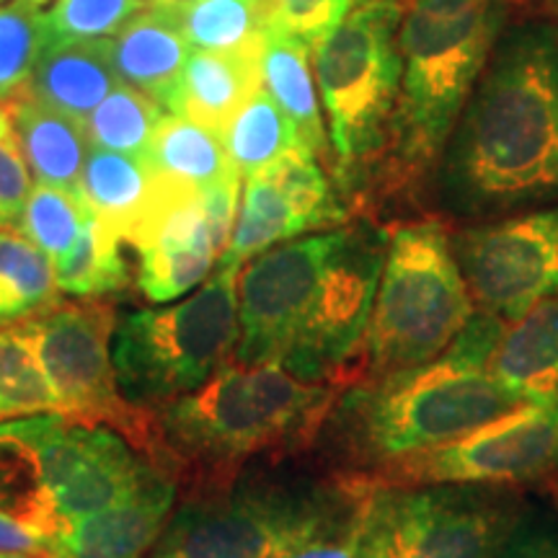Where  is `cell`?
I'll return each mask as SVG.
<instances>
[{
	"label": "cell",
	"instance_id": "45",
	"mask_svg": "<svg viewBox=\"0 0 558 558\" xmlns=\"http://www.w3.org/2000/svg\"><path fill=\"white\" fill-rule=\"evenodd\" d=\"M158 3H169V0H158ZM153 5H156V3H153Z\"/></svg>",
	"mask_w": 558,
	"mask_h": 558
},
{
	"label": "cell",
	"instance_id": "32",
	"mask_svg": "<svg viewBox=\"0 0 558 558\" xmlns=\"http://www.w3.org/2000/svg\"><path fill=\"white\" fill-rule=\"evenodd\" d=\"M60 411L26 324L0 329V418Z\"/></svg>",
	"mask_w": 558,
	"mask_h": 558
},
{
	"label": "cell",
	"instance_id": "40",
	"mask_svg": "<svg viewBox=\"0 0 558 558\" xmlns=\"http://www.w3.org/2000/svg\"><path fill=\"white\" fill-rule=\"evenodd\" d=\"M499 558H558V518L525 507Z\"/></svg>",
	"mask_w": 558,
	"mask_h": 558
},
{
	"label": "cell",
	"instance_id": "22",
	"mask_svg": "<svg viewBox=\"0 0 558 558\" xmlns=\"http://www.w3.org/2000/svg\"><path fill=\"white\" fill-rule=\"evenodd\" d=\"M311 52L313 47L303 39L267 26L262 45V83L290 120L300 150L316 156L320 163H329V132L320 114Z\"/></svg>",
	"mask_w": 558,
	"mask_h": 558
},
{
	"label": "cell",
	"instance_id": "8",
	"mask_svg": "<svg viewBox=\"0 0 558 558\" xmlns=\"http://www.w3.org/2000/svg\"><path fill=\"white\" fill-rule=\"evenodd\" d=\"M239 271L233 264H218L181 303L124 313L111 333V362L124 401L158 411L197 390L233 357Z\"/></svg>",
	"mask_w": 558,
	"mask_h": 558
},
{
	"label": "cell",
	"instance_id": "36",
	"mask_svg": "<svg viewBox=\"0 0 558 558\" xmlns=\"http://www.w3.org/2000/svg\"><path fill=\"white\" fill-rule=\"evenodd\" d=\"M145 5V0H54L41 13L45 47L117 37Z\"/></svg>",
	"mask_w": 558,
	"mask_h": 558
},
{
	"label": "cell",
	"instance_id": "48",
	"mask_svg": "<svg viewBox=\"0 0 558 558\" xmlns=\"http://www.w3.org/2000/svg\"><path fill=\"white\" fill-rule=\"evenodd\" d=\"M556 473H558V469H556Z\"/></svg>",
	"mask_w": 558,
	"mask_h": 558
},
{
	"label": "cell",
	"instance_id": "12",
	"mask_svg": "<svg viewBox=\"0 0 558 558\" xmlns=\"http://www.w3.org/2000/svg\"><path fill=\"white\" fill-rule=\"evenodd\" d=\"M388 230L357 222L341 228L329 262L320 271L313 303L282 365L298 378L337 383L362 362L373 318Z\"/></svg>",
	"mask_w": 558,
	"mask_h": 558
},
{
	"label": "cell",
	"instance_id": "11",
	"mask_svg": "<svg viewBox=\"0 0 558 558\" xmlns=\"http://www.w3.org/2000/svg\"><path fill=\"white\" fill-rule=\"evenodd\" d=\"M241 177L199 192L153 173V194L128 241L137 251V288L169 303L205 282L228 248L239 218Z\"/></svg>",
	"mask_w": 558,
	"mask_h": 558
},
{
	"label": "cell",
	"instance_id": "20",
	"mask_svg": "<svg viewBox=\"0 0 558 558\" xmlns=\"http://www.w3.org/2000/svg\"><path fill=\"white\" fill-rule=\"evenodd\" d=\"M488 373L525 403H558V292L505 326Z\"/></svg>",
	"mask_w": 558,
	"mask_h": 558
},
{
	"label": "cell",
	"instance_id": "14",
	"mask_svg": "<svg viewBox=\"0 0 558 558\" xmlns=\"http://www.w3.org/2000/svg\"><path fill=\"white\" fill-rule=\"evenodd\" d=\"M450 241L481 313L512 324L558 292V207L476 222Z\"/></svg>",
	"mask_w": 558,
	"mask_h": 558
},
{
	"label": "cell",
	"instance_id": "44",
	"mask_svg": "<svg viewBox=\"0 0 558 558\" xmlns=\"http://www.w3.org/2000/svg\"><path fill=\"white\" fill-rule=\"evenodd\" d=\"M145 3H148V5H153V3H158V0H145Z\"/></svg>",
	"mask_w": 558,
	"mask_h": 558
},
{
	"label": "cell",
	"instance_id": "33",
	"mask_svg": "<svg viewBox=\"0 0 558 558\" xmlns=\"http://www.w3.org/2000/svg\"><path fill=\"white\" fill-rule=\"evenodd\" d=\"M163 120V107L130 86H117L83 122L90 148L143 158Z\"/></svg>",
	"mask_w": 558,
	"mask_h": 558
},
{
	"label": "cell",
	"instance_id": "47",
	"mask_svg": "<svg viewBox=\"0 0 558 558\" xmlns=\"http://www.w3.org/2000/svg\"><path fill=\"white\" fill-rule=\"evenodd\" d=\"M0 5H3V0H0Z\"/></svg>",
	"mask_w": 558,
	"mask_h": 558
},
{
	"label": "cell",
	"instance_id": "4",
	"mask_svg": "<svg viewBox=\"0 0 558 558\" xmlns=\"http://www.w3.org/2000/svg\"><path fill=\"white\" fill-rule=\"evenodd\" d=\"M507 24V0H403L401 86L380 177L411 190L437 169Z\"/></svg>",
	"mask_w": 558,
	"mask_h": 558
},
{
	"label": "cell",
	"instance_id": "2",
	"mask_svg": "<svg viewBox=\"0 0 558 558\" xmlns=\"http://www.w3.org/2000/svg\"><path fill=\"white\" fill-rule=\"evenodd\" d=\"M505 326L476 311L439 357L362 375L357 386L339 393L316 437L339 465L337 473L367 478L522 407L525 401L488 373Z\"/></svg>",
	"mask_w": 558,
	"mask_h": 558
},
{
	"label": "cell",
	"instance_id": "9",
	"mask_svg": "<svg viewBox=\"0 0 558 558\" xmlns=\"http://www.w3.org/2000/svg\"><path fill=\"white\" fill-rule=\"evenodd\" d=\"M525 505L484 484L369 486L365 558H499Z\"/></svg>",
	"mask_w": 558,
	"mask_h": 558
},
{
	"label": "cell",
	"instance_id": "42",
	"mask_svg": "<svg viewBox=\"0 0 558 558\" xmlns=\"http://www.w3.org/2000/svg\"><path fill=\"white\" fill-rule=\"evenodd\" d=\"M0 558H41V556H26V554H0Z\"/></svg>",
	"mask_w": 558,
	"mask_h": 558
},
{
	"label": "cell",
	"instance_id": "10",
	"mask_svg": "<svg viewBox=\"0 0 558 558\" xmlns=\"http://www.w3.org/2000/svg\"><path fill=\"white\" fill-rule=\"evenodd\" d=\"M41 367L58 396L60 414L122 432L145 458L156 456L150 411L124 401L111 362L117 308L104 300L58 303L24 320Z\"/></svg>",
	"mask_w": 558,
	"mask_h": 558
},
{
	"label": "cell",
	"instance_id": "46",
	"mask_svg": "<svg viewBox=\"0 0 558 558\" xmlns=\"http://www.w3.org/2000/svg\"><path fill=\"white\" fill-rule=\"evenodd\" d=\"M354 3H367V0H354Z\"/></svg>",
	"mask_w": 558,
	"mask_h": 558
},
{
	"label": "cell",
	"instance_id": "17",
	"mask_svg": "<svg viewBox=\"0 0 558 558\" xmlns=\"http://www.w3.org/2000/svg\"><path fill=\"white\" fill-rule=\"evenodd\" d=\"M347 218L349 207L333 192L320 160L295 148L246 179L239 218L218 264L241 267L277 243L308 230H331Z\"/></svg>",
	"mask_w": 558,
	"mask_h": 558
},
{
	"label": "cell",
	"instance_id": "18",
	"mask_svg": "<svg viewBox=\"0 0 558 558\" xmlns=\"http://www.w3.org/2000/svg\"><path fill=\"white\" fill-rule=\"evenodd\" d=\"M179 478L156 465L135 492L70 525L50 558H143L156 546L177 501Z\"/></svg>",
	"mask_w": 558,
	"mask_h": 558
},
{
	"label": "cell",
	"instance_id": "27",
	"mask_svg": "<svg viewBox=\"0 0 558 558\" xmlns=\"http://www.w3.org/2000/svg\"><path fill=\"white\" fill-rule=\"evenodd\" d=\"M169 13L192 50L239 52L262 47L269 0H169L156 3Z\"/></svg>",
	"mask_w": 558,
	"mask_h": 558
},
{
	"label": "cell",
	"instance_id": "29",
	"mask_svg": "<svg viewBox=\"0 0 558 558\" xmlns=\"http://www.w3.org/2000/svg\"><path fill=\"white\" fill-rule=\"evenodd\" d=\"M54 264L13 226H0V329L24 324L60 300Z\"/></svg>",
	"mask_w": 558,
	"mask_h": 558
},
{
	"label": "cell",
	"instance_id": "7",
	"mask_svg": "<svg viewBox=\"0 0 558 558\" xmlns=\"http://www.w3.org/2000/svg\"><path fill=\"white\" fill-rule=\"evenodd\" d=\"M476 313L442 220L388 230L362 375H386L439 357Z\"/></svg>",
	"mask_w": 558,
	"mask_h": 558
},
{
	"label": "cell",
	"instance_id": "26",
	"mask_svg": "<svg viewBox=\"0 0 558 558\" xmlns=\"http://www.w3.org/2000/svg\"><path fill=\"white\" fill-rule=\"evenodd\" d=\"M81 194L94 218L128 241L153 194V171L143 158L90 148L81 173Z\"/></svg>",
	"mask_w": 558,
	"mask_h": 558
},
{
	"label": "cell",
	"instance_id": "3",
	"mask_svg": "<svg viewBox=\"0 0 558 558\" xmlns=\"http://www.w3.org/2000/svg\"><path fill=\"white\" fill-rule=\"evenodd\" d=\"M339 393L337 383L303 380L279 362L228 360L197 390L150 411L153 463L186 484L292 456L318 437Z\"/></svg>",
	"mask_w": 558,
	"mask_h": 558
},
{
	"label": "cell",
	"instance_id": "43",
	"mask_svg": "<svg viewBox=\"0 0 558 558\" xmlns=\"http://www.w3.org/2000/svg\"><path fill=\"white\" fill-rule=\"evenodd\" d=\"M24 3H29V5H34V9H39V5L50 3V0H24Z\"/></svg>",
	"mask_w": 558,
	"mask_h": 558
},
{
	"label": "cell",
	"instance_id": "31",
	"mask_svg": "<svg viewBox=\"0 0 558 558\" xmlns=\"http://www.w3.org/2000/svg\"><path fill=\"white\" fill-rule=\"evenodd\" d=\"M222 143H226L230 163L241 173V179L269 169L290 150L300 148L290 120L264 86L254 90V96L230 120L222 132Z\"/></svg>",
	"mask_w": 558,
	"mask_h": 558
},
{
	"label": "cell",
	"instance_id": "34",
	"mask_svg": "<svg viewBox=\"0 0 558 558\" xmlns=\"http://www.w3.org/2000/svg\"><path fill=\"white\" fill-rule=\"evenodd\" d=\"M90 218H94V213H90L83 194L37 181V186L26 197L24 209H21L19 226L21 233L34 246L45 251L54 264L75 246Z\"/></svg>",
	"mask_w": 558,
	"mask_h": 558
},
{
	"label": "cell",
	"instance_id": "30",
	"mask_svg": "<svg viewBox=\"0 0 558 558\" xmlns=\"http://www.w3.org/2000/svg\"><path fill=\"white\" fill-rule=\"evenodd\" d=\"M122 239L90 218L81 239L62 259L54 262L58 288L81 300L117 298L130 288V267L122 254Z\"/></svg>",
	"mask_w": 558,
	"mask_h": 558
},
{
	"label": "cell",
	"instance_id": "15",
	"mask_svg": "<svg viewBox=\"0 0 558 558\" xmlns=\"http://www.w3.org/2000/svg\"><path fill=\"white\" fill-rule=\"evenodd\" d=\"M11 424L37 450L41 476L68 527L117 505L156 469L122 432L107 424L75 422L60 411L16 416Z\"/></svg>",
	"mask_w": 558,
	"mask_h": 558
},
{
	"label": "cell",
	"instance_id": "38",
	"mask_svg": "<svg viewBox=\"0 0 558 558\" xmlns=\"http://www.w3.org/2000/svg\"><path fill=\"white\" fill-rule=\"evenodd\" d=\"M29 192V166L21 150L16 124L9 107L0 104V226H16Z\"/></svg>",
	"mask_w": 558,
	"mask_h": 558
},
{
	"label": "cell",
	"instance_id": "21",
	"mask_svg": "<svg viewBox=\"0 0 558 558\" xmlns=\"http://www.w3.org/2000/svg\"><path fill=\"white\" fill-rule=\"evenodd\" d=\"M190 52L192 47L160 5H145L117 37H111V65L117 78L150 96L163 109H169Z\"/></svg>",
	"mask_w": 558,
	"mask_h": 558
},
{
	"label": "cell",
	"instance_id": "16",
	"mask_svg": "<svg viewBox=\"0 0 558 558\" xmlns=\"http://www.w3.org/2000/svg\"><path fill=\"white\" fill-rule=\"evenodd\" d=\"M339 235L341 228H331L284 241L246 262L239 275V341L230 360L282 365Z\"/></svg>",
	"mask_w": 558,
	"mask_h": 558
},
{
	"label": "cell",
	"instance_id": "5",
	"mask_svg": "<svg viewBox=\"0 0 558 558\" xmlns=\"http://www.w3.org/2000/svg\"><path fill=\"white\" fill-rule=\"evenodd\" d=\"M367 488L360 476L316 481L241 469L186 481L148 558H277L329 527Z\"/></svg>",
	"mask_w": 558,
	"mask_h": 558
},
{
	"label": "cell",
	"instance_id": "25",
	"mask_svg": "<svg viewBox=\"0 0 558 558\" xmlns=\"http://www.w3.org/2000/svg\"><path fill=\"white\" fill-rule=\"evenodd\" d=\"M145 163L158 177L199 192L239 173L230 163L222 135L179 114H163L158 122L145 153Z\"/></svg>",
	"mask_w": 558,
	"mask_h": 558
},
{
	"label": "cell",
	"instance_id": "39",
	"mask_svg": "<svg viewBox=\"0 0 558 558\" xmlns=\"http://www.w3.org/2000/svg\"><path fill=\"white\" fill-rule=\"evenodd\" d=\"M367 488L360 494L357 501L347 509L344 514H339L329 527L318 530L311 538L300 541L298 546H292L279 554L277 558H365V533H362V505L369 492Z\"/></svg>",
	"mask_w": 558,
	"mask_h": 558
},
{
	"label": "cell",
	"instance_id": "19",
	"mask_svg": "<svg viewBox=\"0 0 558 558\" xmlns=\"http://www.w3.org/2000/svg\"><path fill=\"white\" fill-rule=\"evenodd\" d=\"M259 88L262 47L239 52L192 50L181 70L169 111L222 135L230 120Z\"/></svg>",
	"mask_w": 558,
	"mask_h": 558
},
{
	"label": "cell",
	"instance_id": "23",
	"mask_svg": "<svg viewBox=\"0 0 558 558\" xmlns=\"http://www.w3.org/2000/svg\"><path fill=\"white\" fill-rule=\"evenodd\" d=\"M120 86L111 65V39L45 47L34 68L29 94L81 124Z\"/></svg>",
	"mask_w": 558,
	"mask_h": 558
},
{
	"label": "cell",
	"instance_id": "41",
	"mask_svg": "<svg viewBox=\"0 0 558 558\" xmlns=\"http://www.w3.org/2000/svg\"><path fill=\"white\" fill-rule=\"evenodd\" d=\"M0 554H26L50 558V543L26 527L24 522L13 520L11 514L0 512Z\"/></svg>",
	"mask_w": 558,
	"mask_h": 558
},
{
	"label": "cell",
	"instance_id": "6",
	"mask_svg": "<svg viewBox=\"0 0 558 558\" xmlns=\"http://www.w3.org/2000/svg\"><path fill=\"white\" fill-rule=\"evenodd\" d=\"M403 0H367L313 45V73L329 124V169L339 197H369L388 156L401 86Z\"/></svg>",
	"mask_w": 558,
	"mask_h": 558
},
{
	"label": "cell",
	"instance_id": "24",
	"mask_svg": "<svg viewBox=\"0 0 558 558\" xmlns=\"http://www.w3.org/2000/svg\"><path fill=\"white\" fill-rule=\"evenodd\" d=\"M26 166L41 184L81 194V173L90 150L86 128L32 94L9 104Z\"/></svg>",
	"mask_w": 558,
	"mask_h": 558
},
{
	"label": "cell",
	"instance_id": "1",
	"mask_svg": "<svg viewBox=\"0 0 558 558\" xmlns=\"http://www.w3.org/2000/svg\"><path fill=\"white\" fill-rule=\"evenodd\" d=\"M452 218L492 220L558 199V41L543 24L494 45L437 163Z\"/></svg>",
	"mask_w": 558,
	"mask_h": 558
},
{
	"label": "cell",
	"instance_id": "37",
	"mask_svg": "<svg viewBox=\"0 0 558 558\" xmlns=\"http://www.w3.org/2000/svg\"><path fill=\"white\" fill-rule=\"evenodd\" d=\"M352 5L354 0H269L267 26L288 32L313 47L337 29Z\"/></svg>",
	"mask_w": 558,
	"mask_h": 558
},
{
	"label": "cell",
	"instance_id": "28",
	"mask_svg": "<svg viewBox=\"0 0 558 558\" xmlns=\"http://www.w3.org/2000/svg\"><path fill=\"white\" fill-rule=\"evenodd\" d=\"M0 512L39 533L50 548L68 530L41 476L37 450L13 429L11 418L0 422Z\"/></svg>",
	"mask_w": 558,
	"mask_h": 558
},
{
	"label": "cell",
	"instance_id": "13",
	"mask_svg": "<svg viewBox=\"0 0 558 558\" xmlns=\"http://www.w3.org/2000/svg\"><path fill=\"white\" fill-rule=\"evenodd\" d=\"M558 469V403H522L469 435L388 465L365 481L378 486H518Z\"/></svg>",
	"mask_w": 558,
	"mask_h": 558
},
{
	"label": "cell",
	"instance_id": "35",
	"mask_svg": "<svg viewBox=\"0 0 558 558\" xmlns=\"http://www.w3.org/2000/svg\"><path fill=\"white\" fill-rule=\"evenodd\" d=\"M45 50L41 13L24 0L0 5V104L29 94L37 60Z\"/></svg>",
	"mask_w": 558,
	"mask_h": 558
}]
</instances>
